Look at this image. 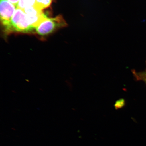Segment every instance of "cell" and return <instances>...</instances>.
Wrapping results in <instances>:
<instances>
[{"label": "cell", "instance_id": "cell-8", "mask_svg": "<svg viewBox=\"0 0 146 146\" xmlns=\"http://www.w3.org/2000/svg\"><path fill=\"white\" fill-rule=\"evenodd\" d=\"M125 104V100L120 99L117 100L114 105L115 108L116 110L122 108Z\"/></svg>", "mask_w": 146, "mask_h": 146}, {"label": "cell", "instance_id": "cell-4", "mask_svg": "<svg viewBox=\"0 0 146 146\" xmlns=\"http://www.w3.org/2000/svg\"><path fill=\"white\" fill-rule=\"evenodd\" d=\"M27 16L31 26L35 29L48 18L43 12L35 16Z\"/></svg>", "mask_w": 146, "mask_h": 146}, {"label": "cell", "instance_id": "cell-1", "mask_svg": "<svg viewBox=\"0 0 146 146\" xmlns=\"http://www.w3.org/2000/svg\"><path fill=\"white\" fill-rule=\"evenodd\" d=\"M35 29L30 25L26 15L22 9L16 8L11 23L10 32H32Z\"/></svg>", "mask_w": 146, "mask_h": 146}, {"label": "cell", "instance_id": "cell-3", "mask_svg": "<svg viewBox=\"0 0 146 146\" xmlns=\"http://www.w3.org/2000/svg\"><path fill=\"white\" fill-rule=\"evenodd\" d=\"M16 8L8 0H0L1 21L7 32H10L11 21Z\"/></svg>", "mask_w": 146, "mask_h": 146}, {"label": "cell", "instance_id": "cell-9", "mask_svg": "<svg viewBox=\"0 0 146 146\" xmlns=\"http://www.w3.org/2000/svg\"><path fill=\"white\" fill-rule=\"evenodd\" d=\"M8 1L14 5L17 8L20 0H8Z\"/></svg>", "mask_w": 146, "mask_h": 146}, {"label": "cell", "instance_id": "cell-7", "mask_svg": "<svg viewBox=\"0 0 146 146\" xmlns=\"http://www.w3.org/2000/svg\"><path fill=\"white\" fill-rule=\"evenodd\" d=\"M133 73L137 80L143 81L146 85V67L145 70L141 72L133 70Z\"/></svg>", "mask_w": 146, "mask_h": 146}, {"label": "cell", "instance_id": "cell-5", "mask_svg": "<svg viewBox=\"0 0 146 146\" xmlns=\"http://www.w3.org/2000/svg\"><path fill=\"white\" fill-rule=\"evenodd\" d=\"M52 0H36L34 6L38 10L42 11L50 6Z\"/></svg>", "mask_w": 146, "mask_h": 146}, {"label": "cell", "instance_id": "cell-6", "mask_svg": "<svg viewBox=\"0 0 146 146\" xmlns=\"http://www.w3.org/2000/svg\"><path fill=\"white\" fill-rule=\"evenodd\" d=\"M36 0H20L17 8L24 10L27 7L34 5Z\"/></svg>", "mask_w": 146, "mask_h": 146}, {"label": "cell", "instance_id": "cell-2", "mask_svg": "<svg viewBox=\"0 0 146 146\" xmlns=\"http://www.w3.org/2000/svg\"><path fill=\"white\" fill-rule=\"evenodd\" d=\"M67 24L61 15L54 18H48L35 29L36 32L41 35L50 33L60 27L67 26Z\"/></svg>", "mask_w": 146, "mask_h": 146}]
</instances>
